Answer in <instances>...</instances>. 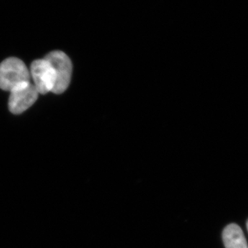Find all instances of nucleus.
Instances as JSON below:
<instances>
[{
    "label": "nucleus",
    "instance_id": "f257e3e1",
    "mask_svg": "<svg viewBox=\"0 0 248 248\" xmlns=\"http://www.w3.org/2000/svg\"><path fill=\"white\" fill-rule=\"evenodd\" d=\"M30 79V72L19 59L9 58L0 63V89L11 92Z\"/></svg>",
    "mask_w": 248,
    "mask_h": 248
},
{
    "label": "nucleus",
    "instance_id": "f03ea898",
    "mask_svg": "<svg viewBox=\"0 0 248 248\" xmlns=\"http://www.w3.org/2000/svg\"><path fill=\"white\" fill-rule=\"evenodd\" d=\"M53 67L55 76V84L52 93L62 94L64 92L71 82L73 66L68 55L60 51L54 50L45 58Z\"/></svg>",
    "mask_w": 248,
    "mask_h": 248
},
{
    "label": "nucleus",
    "instance_id": "39448f33",
    "mask_svg": "<svg viewBox=\"0 0 248 248\" xmlns=\"http://www.w3.org/2000/svg\"><path fill=\"white\" fill-rule=\"evenodd\" d=\"M222 236L226 248H248L244 232L238 225H228L223 230Z\"/></svg>",
    "mask_w": 248,
    "mask_h": 248
},
{
    "label": "nucleus",
    "instance_id": "20e7f679",
    "mask_svg": "<svg viewBox=\"0 0 248 248\" xmlns=\"http://www.w3.org/2000/svg\"><path fill=\"white\" fill-rule=\"evenodd\" d=\"M30 73L33 85L40 94L52 92L55 86V76L53 67L48 61L45 59L35 60L31 63Z\"/></svg>",
    "mask_w": 248,
    "mask_h": 248
},
{
    "label": "nucleus",
    "instance_id": "7ed1b4c3",
    "mask_svg": "<svg viewBox=\"0 0 248 248\" xmlns=\"http://www.w3.org/2000/svg\"><path fill=\"white\" fill-rule=\"evenodd\" d=\"M39 93L31 82L17 86L11 91L9 100V110L19 115L29 108L38 98Z\"/></svg>",
    "mask_w": 248,
    "mask_h": 248
}]
</instances>
